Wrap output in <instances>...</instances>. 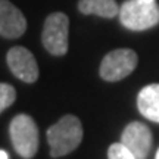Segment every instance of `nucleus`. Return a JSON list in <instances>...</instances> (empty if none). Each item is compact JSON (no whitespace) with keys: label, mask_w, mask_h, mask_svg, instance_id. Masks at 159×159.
Masks as SVG:
<instances>
[{"label":"nucleus","mask_w":159,"mask_h":159,"mask_svg":"<svg viewBox=\"0 0 159 159\" xmlns=\"http://www.w3.org/2000/svg\"><path fill=\"white\" fill-rule=\"evenodd\" d=\"M83 140V125L77 116L65 115L47 130V143L52 158L74 152Z\"/></svg>","instance_id":"1"},{"label":"nucleus","mask_w":159,"mask_h":159,"mask_svg":"<svg viewBox=\"0 0 159 159\" xmlns=\"http://www.w3.org/2000/svg\"><path fill=\"white\" fill-rule=\"evenodd\" d=\"M119 21L131 31H144L159 24V5L146 0H125L119 7Z\"/></svg>","instance_id":"2"},{"label":"nucleus","mask_w":159,"mask_h":159,"mask_svg":"<svg viewBox=\"0 0 159 159\" xmlns=\"http://www.w3.org/2000/svg\"><path fill=\"white\" fill-rule=\"evenodd\" d=\"M13 149L24 159L34 158L39 150V128L35 121L27 114H19L11 121L9 125Z\"/></svg>","instance_id":"3"},{"label":"nucleus","mask_w":159,"mask_h":159,"mask_svg":"<svg viewBox=\"0 0 159 159\" xmlns=\"http://www.w3.org/2000/svg\"><path fill=\"white\" fill-rule=\"evenodd\" d=\"M69 19L62 12H53L46 18L41 41L44 49L53 56H63L68 52Z\"/></svg>","instance_id":"4"},{"label":"nucleus","mask_w":159,"mask_h":159,"mask_svg":"<svg viewBox=\"0 0 159 159\" xmlns=\"http://www.w3.org/2000/svg\"><path fill=\"white\" fill-rule=\"evenodd\" d=\"M139 57L131 49H116L109 52L100 63V77L105 81L115 83L121 81L137 68Z\"/></svg>","instance_id":"5"},{"label":"nucleus","mask_w":159,"mask_h":159,"mask_svg":"<svg viewBox=\"0 0 159 159\" xmlns=\"http://www.w3.org/2000/svg\"><path fill=\"white\" fill-rule=\"evenodd\" d=\"M7 66L12 74L24 83L33 84L39 78V65L34 55L24 46H15L7 52Z\"/></svg>","instance_id":"6"},{"label":"nucleus","mask_w":159,"mask_h":159,"mask_svg":"<svg viewBox=\"0 0 159 159\" xmlns=\"http://www.w3.org/2000/svg\"><path fill=\"white\" fill-rule=\"evenodd\" d=\"M121 143L136 156V159H146L152 149V131L146 124L133 121L122 131Z\"/></svg>","instance_id":"7"},{"label":"nucleus","mask_w":159,"mask_h":159,"mask_svg":"<svg viewBox=\"0 0 159 159\" xmlns=\"http://www.w3.org/2000/svg\"><path fill=\"white\" fill-rule=\"evenodd\" d=\"M27 30V19L22 12L9 0H0V35L5 39H18Z\"/></svg>","instance_id":"8"},{"label":"nucleus","mask_w":159,"mask_h":159,"mask_svg":"<svg viewBox=\"0 0 159 159\" xmlns=\"http://www.w3.org/2000/svg\"><path fill=\"white\" fill-rule=\"evenodd\" d=\"M137 106L144 118L159 122V84L143 87L137 96Z\"/></svg>","instance_id":"9"},{"label":"nucleus","mask_w":159,"mask_h":159,"mask_svg":"<svg viewBox=\"0 0 159 159\" xmlns=\"http://www.w3.org/2000/svg\"><path fill=\"white\" fill-rule=\"evenodd\" d=\"M78 11L84 15H97L111 19L119 13V6L116 0H80Z\"/></svg>","instance_id":"10"},{"label":"nucleus","mask_w":159,"mask_h":159,"mask_svg":"<svg viewBox=\"0 0 159 159\" xmlns=\"http://www.w3.org/2000/svg\"><path fill=\"white\" fill-rule=\"evenodd\" d=\"M16 99V90L11 84L0 83V114L7 109Z\"/></svg>","instance_id":"11"},{"label":"nucleus","mask_w":159,"mask_h":159,"mask_svg":"<svg viewBox=\"0 0 159 159\" xmlns=\"http://www.w3.org/2000/svg\"><path fill=\"white\" fill-rule=\"evenodd\" d=\"M108 159H136L122 143H114L108 149Z\"/></svg>","instance_id":"12"},{"label":"nucleus","mask_w":159,"mask_h":159,"mask_svg":"<svg viewBox=\"0 0 159 159\" xmlns=\"http://www.w3.org/2000/svg\"><path fill=\"white\" fill-rule=\"evenodd\" d=\"M0 159H9V155L5 150H0Z\"/></svg>","instance_id":"13"},{"label":"nucleus","mask_w":159,"mask_h":159,"mask_svg":"<svg viewBox=\"0 0 159 159\" xmlns=\"http://www.w3.org/2000/svg\"><path fill=\"white\" fill-rule=\"evenodd\" d=\"M155 159H159V149H158V152H156V158Z\"/></svg>","instance_id":"14"},{"label":"nucleus","mask_w":159,"mask_h":159,"mask_svg":"<svg viewBox=\"0 0 159 159\" xmlns=\"http://www.w3.org/2000/svg\"><path fill=\"white\" fill-rule=\"evenodd\" d=\"M146 2H155V0H146Z\"/></svg>","instance_id":"15"}]
</instances>
